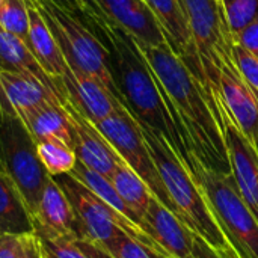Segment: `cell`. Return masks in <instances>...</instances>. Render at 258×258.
<instances>
[{
    "label": "cell",
    "mask_w": 258,
    "mask_h": 258,
    "mask_svg": "<svg viewBox=\"0 0 258 258\" xmlns=\"http://www.w3.org/2000/svg\"><path fill=\"white\" fill-rule=\"evenodd\" d=\"M145 231L171 258L194 257V231L156 197L151 198L145 218Z\"/></svg>",
    "instance_id": "cell-18"
},
{
    "label": "cell",
    "mask_w": 258,
    "mask_h": 258,
    "mask_svg": "<svg viewBox=\"0 0 258 258\" xmlns=\"http://www.w3.org/2000/svg\"><path fill=\"white\" fill-rule=\"evenodd\" d=\"M35 231L33 216L12 180L0 169V236Z\"/></svg>",
    "instance_id": "cell-21"
},
{
    "label": "cell",
    "mask_w": 258,
    "mask_h": 258,
    "mask_svg": "<svg viewBox=\"0 0 258 258\" xmlns=\"http://www.w3.org/2000/svg\"><path fill=\"white\" fill-rule=\"evenodd\" d=\"M41 240H42L47 255L50 258H89L80 249V246L77 245V240L47 239V237H41Z\"/></svg>",
    "instance_id": "cell-30"
},
{
    "label": "cell",
    "mask_w": 258,
    "mask_h": 258,
    "mask_svg": "<svg viewBox=\"0 0 258 258\" xmlns=\"http://www.w3.org/2000/svg\"><path fill=\"white\" fill-rule=\"evenodd\" d=\"M98 36L110 53L112 73L128 112L139 124L159 132L187 166L190 153L166 106L157 79L133 38L110 23Z\"/></svg>",
    "instance_id": "cell-2"
},
{
    "label": "cell",
    "mask_w": 258,
    "mask_h": 258,
    "mask_svg": "<svg viewBox=\"0 0 258 258\" xmlns=\"http://www.w3.org/2000/svg\"><path fill=\"white\" fill-rule=\"evenodd\" d=\"M20 236L3 234L0 236V258H18Z\"/></svg>",
    "instance_id": "cell-33"
},
{
    "label": "cell",
    "mask_w": 258,
    "mask_h": 258,
    "mask_svg": "<svg viewBox=\"0 0 258 258\" xmlns=\"http://www.w3.org/2000/svg\"><path fill=\"white\" fill-rule=\"evenodd\" d=\"M48 258H50V257H48Z\"/></svg>",
    "instance_id": "cell-39"
},
{
    "label": "cell",
    "mask_w": 258,
    "mask_h": 258,
    "mask_svg": "<svg viewBox=\"0 0 258 258\" xmlns=\"http://www.w3.org/2000/svg\"><path fill=\"white\" fill-rule=\"evenodd\" d=\"M0 169L17 186L33 216L50 175L38 157L35 139L17 116H0Z\"/></svg>",
    "instance_id": "cell-8"
},
{
    "label": "cell",
    "mask_w": 258,
    "mask_h": 258,
    "mask_svg": "<svg viewBox=\"0 0 258 258\" xmlns=\"http://www.w3.org/2000/svg\"><path fill=\"white\" fill-rule=\"evenodd\" d=\"M54 178L59 181L73 206L80 227V240H88L101 246L103 249H109L122 233H127L130 237L136 239L156 254L162 257H169L150 234H147L135 222L125 219L113 209H110L73 174L68 172Z\"/></svg>",
    "instance_id": "cell-6"
},
{
    "label": "cell",
    "mask_w": 258,
    "mask_h": 258,
    "mask_svg": "<svg viewBox=\"0 0 258 258\" xmlns=\"http://www.w3.org/2000/svg\"><path fill=\"white\" fill-rule=\"evenodd\" d=\"M163 258H171V257H163Z\"/></svg>",
    "instance_id": "cell-37"
},
{
    "label": "cell",
    "mask_w": 258,
    "mask_h": 258,
    "mask_svg": "<svg viewBox=\"0 0 258 258\" xmlns=\"http://www.w3.org/2000/svg\"><path fill=\"white\" fill-rule=\"evenodd\" d=\"M219 98L237 128L258 148V98L237 67H221Z\"/></svg>",
    "instance_id": "cell-16"
},
{
    "label": "cell",
    "mask_w": 258,
    "mask_h": 258,
    "mask_svg": "<svg viewBox=\"0 0 258 258\" xmlns=\"http://www.w3.org/2000/svg\"><path fill=\"white\" fill-rule=\"evenodd\" d=\"M54 85L60 103L68 101L92 124L116 112L128 110L100 80L70 67Z\"/></svg>",
    "instance_id": "cell-10"
},
{
    "label": "cell",
    "mask_w": 258,
    "mask_h": 258,
    "mask_svg": "<svg viewBox=\"0 0 258 258\" xmlns=\"http://www.w3.org/2000/svg\"><path fill=\"white\" fill-rule=\"evenodd\" d=\"M0 27L27 44L29 6L27 0H5L0 8Z\"/></svg>",
    "instance_id": "cell-25"
},
{
    "label": "cell",
    "mask_w": 258,
    "mask_h": 258,
    "mask_svg": "<svg viewBox=\"0 0 258 258\" xmlns=\"http://www.w3.org/2000/svg\"><path fill=\"white\" fill-rule=\"evenodd\" d=\"M29 6V36L27 47L44 70V73L56 83L68 70V63L42 15L36 6L27 0ZM56 86V85H54Z\"/></svg>",
    "instance_id": "cell-19"
},
{
    "label": "cell",
    "mask_w": 258,
    "mask_h": 258,
    "mask_svg": "<svg viewBox=\"0 0 258 258\" xmlns=\"http://www.w3.org/2000/svg\"><path fill=\"white\" fill-rule=\"evenodd\" d=\"M187 168L203 187L225 236L242 258H258V221L242 198L233 174L204 166L194 153Z\"/></svg>",
    "instance_id": "cell-5"
},
{
    "label": "cell",
    "mask_w": 258,
    "mask_h": 258,
    "mask_svg": "<svg viewBox=\"0 0 258 258\" xmlns=\"http://www.w3.org/2000/svg\"><path fill=\"white\" fill-rule=\"evenodd\" d=\"M3 3H5V0H0V8L3 6Z\"/></svg>",
    "instance_id": "cell-36"
},
{
    "label": "cell",
    "mask_w": 258,
    "mask_h": 258,
    "mask_svg": "<svg viewBox=\"0 0 258 258\" xmlns=\"http://www.w3.org/2000/svg\"><path fill=\"white\" fill-rule=\"evenodd\" d=\"M35 142L57 141L73 148L71 124L60 101H48L21 118Z\"/></svg>",
    "instance_id": "cell-20"
},
{
    "label": "cell",
    "mask_w": 258,
    "mask_h": 258,
    "mask_svg": "<svg viewBox=\"0 0 258 258\" xmlns=\"http://www.w3.org/2000/svg\"><path fill=\"white\" fill-rule=\"evenodd\" d=\"M62 106L71 124L73 150L77 160L110 180L118 163L121 162V157L100 133V130L76 107H73L68 101H63Z\"/></svg>",
    "instance_id": "cell-15"
},
{
    "label": "cell",
    "mask_w": 258,
    "mask_h": 258,
    "mask_svg": "<svg viewBox=\"0 0 258 258\" xmlns=\"http://www.w3.org/2000/svg\"><path fill=\"white\" fill-rule=\"evenodd\" d=\"M35 231L47 239L80 240V227L73 206L54 177H48L33 213Z\"/></svg>",
    "instance_id": "cell-14"
},
{
    "label": "cell",
    "mask_w": 258,
    "mask_h": 258,
    "mask_svg": "<svg viewBox=\"0 0 258 258\" xmlns=\"http://www.w3.org/2000/svg\"><path fill=\"white\" fill-rule=\"evenodd\" d=\"M145 2L153 11L171 50L184 62V65L192 71V74L209 89L203 63L181 0H145Z\"/></svg>",
    "instance_id": "cell-11"
},
{
    "label": "cell",
    "mask_w": 258,
    "mask_h": 258,
    "mask_svg": "<svg viewBox=\"0 0 258 258\" xmlns=\"http://www.w3.org/2000/svg\"><path fill=\"white\" fill-rule=\"evenodd\" d=\"M38 157L51 177H59L62 174H68L77 163V156L73 148L57 141H44L36 142Z\"/></svg>",
    "instance_id": "cell-24"
},
{
    "label": "cell",
    "mask_w": 258,
    "mask_h": 258,
    "mask_svg": "<svg viewBox=\"0 0 258 258\" xmlns=\"http://www.w3.org/2000/svg\"><path fill=\"white\" fill-rule=\"evenodd\" d=\"M194 257L195 258H222L203 237L194 233Z\"/></svg>",
    "instance_id": "cell-34"
},
{
    "label": "cell",
    "mask_w": 258,
    "mask_h": 258,
    "mask_svg": "<svg viewBox=\"0 0 258 258\" xmlns=\"http://www.w3.org/2000/svg\"><path fill=\"white\" fill-rule=\"evenodd\" d=\"M222 5L233 36L258 17V0H222Z\"/></svg>",
    "instance_id": "cell-26"
},
{
    "label": "cell",
    "mask_w": 258,
    "mask_h": 258,
    "mask_svg": "<svg viewBox=\"0 0 258 258\" xmlns=\"http://www.w3.org/2000/svg\"><path fill=\"white\" fill-rule=\"evenodd\" d=\"M219 110L224 122L225 144L231 166V174L237 189L258 221V151L237 128L231 116L224 109L219 98Z\"/></svg>",
    "instance_id": "cell-12"
},
{
    "label": "cell",
    "mask_w": 258,
    "mask_h": 258,
    "mask_svg": "<svg viewBox=\"0 0 258 258\" xmlns=\"http://www.w3.org/2000/svg\"><path fill=\"white\" fill-rule=\"evenodd\" d=\"M190 32L203 63L206 82L213 98H219L222 65H236L234 36L230 30L222 0H181Z\"/></svg>",
    "instance_id": "cell-7"
},
{
    "label": "cell",
    "mask_w": 258,
    "mask_h": 258,
    "mask_svg": "<svg viewBox=\"0 0 258 258\" xmlns=\"http://www.w3.org/2000/svg\"><path fill=\"white\" fill-rule=\"evenodd\" d=\"M138 47L157 79L187 151L204 166L231 174L219 100L169 47Z\"/></svg>",
    "instance_id": "cell-1"
},
{
    "label": "cell",
    "mask_w": 258,
    "mask_h": 258,
    "mask_svg": "<svg viewBox=\"0 0 258 258\" xmlns=\"http://www.w3.org/2000/svg\"><path fill=\"white\" fill-rule=\"evenodd\" d=\"M51 30L70 68L100 80L124 106L125 101L115 82L110 53L101 38L80 18L51 0H30ZM127 107V106H125Z\"/></svg>",
    "instance_id": "cell-4"
},
{
    "label": "cell",
    "mask_w": 258,
    "mask_h": 258,
    "mask_svg": "<svg viewBox=\"0 0 258 258\" xmlns=\"http://www.w3.org/2000/svg\"><path fill=\"white\" fill-rule=\"evenodd\" d=\"M60 101L57 92L42 80L8 70H0V116L21 118L48 103Z\"/></svg>",
    "instance_id": "cell-17"
},
{
    "label": "cell",
    "mask_w": 258,
    "mask_h": 258,
    "mask_svg": "<svg viewBox=\"0 0 258 258\" xmlns=\"http://www.w3.org/2000/svg\"><path fill=\"white\" fill-rule=\"evenodd\" d=\"M94 125L112 145L121 160L127 163L145 181L153 195L166 209L175 213V207L166 192L141 125L135 119V116L128 110H121Z\"/></svg>",
    "instance_id": "cell-9"
},
{
    "label": "cell",
    "mask_w": 258,
    "mask_h": 258,
    "mask_svg": "<svg viewBox=\"0 0 258 258\" xmlns=\"http://www.w3.org/2000/svg\"><path fill=\"white\" fill-rule=\"evenodd\" d=\"M141 125L177 216L222 258H242L216 219L207 195L172 145L156 130Z\"/></svg>",
    "instance_id": "cell-3"
},
{
    "label": "cell",
    "mask_w": 258,
    "mask_h": 258,
    "mask_svg": "<svg viewBox=\"0 0 258 258\" xmlns=\"http://www.w3.org/2000/svg\"><path fill=\"white\" fill-rule=\"evenodd\" d=\"M0 70L33 76L56 91L54 82L44 73V70L41 68V65L29 50L27 44L18 36L3 30L2 27H0Z\"/></svg>",
    "instance_id": "cell-22"
},
{
    "label": "cell",
    "mask_w": 258,
    "mask_h": 258,
    "mask_svg": "<svg viewBox=\"0 0 258 258\" xmlns=\"http://www.w3.org/2000/svg\"><path fill=\"white\" fill-rule=\"evenodd\" d=\"M257 151H258V148H257Z\"/></svg>",
    "instance_id": "cell-38"
},
{
    "label": "cell",
    "mask_w": 258,
    "mask_h": 258,
    "mask_svg": "<svg viewBox=\"0 0 258 258\" xmlns=\"http://www.w3.org/2000/svg\"><path fill=\"white\" fill-rule=\"evenodd\" d=\"M233 51L240 74L243 76V79L251 86V89L254 91L258 98V57L236 41H234Z\"/></svg>",
    "instance_id": "cell-29"
},
{
    "label": "cell",
    "mask_w": 258,
    "mask_h": 258,
    "mask_svg": "<svg viewBox=\"0 0 258 258\" xmlns=\"http://www.w3.org/2000/svg\"><path fill=\"white\" fill-rule=\"evenodd\" d=\"M77 245L80 246V249L88 255L89 258H113L106 249H103L101 246L88 242V240H77Z\"/></svg>",
    "instance_id": "cell-35"
},
{
    "label": "cell",
    "mask_w": 258,
    "mask_h": 258,
    "mask_svg": "<svg viewBox=\"0 0 258 258\" xmlns=\"http://www.w3.org/2000/svg\"><path fill=\"white\" fill-rule=\"evenodd\" d=\"M106 251L113 258H163L136 239L130 237L127 233H122Z\"/></svg>",
    "instance_id": "cell-28"
},
{
    "label": "cell",
    "mask_w": 258,
    "mask_h": 258,
    "mask_svg": "<svg viewBox=\"0 0 258 258\" xmlns=\"http://www.w3.org/2000/svg\"><path fill=\"white\" fill-rule=\"evenodd\" d=\"M234 41L258 57V17L254 21H251L239 35L234 36Z\"/></svg>",
    "instance_id": "cell-32"
},
{
    "label": "cell",
    "mask_w": 258,
    "mask_h": 258,
    "mask_svg": "<svg viewBox=\"0 0 258 258\" xmlns=\"http://www.w3.org/2000/svg\"><path fill=\"white\" fill-rule=\"evenodd\" d=\"M104 18L122 29L138 45L169 47L168 41L145 0H94ZM171 48V47H169Z\"/></svg>",
    "instance_id": "cell-13"
},
{
    "label": "cell",
    "mask_w": 258,
    "mask_h": 258,
    "mask_svg": "<svg viewBox=\"0 0 258 258\" xmlns=\"http://www.w3.org/2000/svg\"><path fill=\"white\" fill-rule=\"evenodd\" d=\"M18 258H48L41 237L36 231L20 236Z\"/></svg>",
    "instance_id": "cell-31"
},
{
    "label": "cell",
    "mask_w": 258,
    "mask_h": 258,
    "mask_svg": "<svg viewBox=\"0 0 258 258\" xmlns=\"http://www.w3.org/2000/svg\"><path fill=\"white\" fill-rule=\"evenodd\" d=\"M110 181L118 190V194L121 195V198L125 201V204L141 218L144 224L148 204L154 197L153 192L145 184V181L122 160L118 163L115 172L110 177ZM144 230H145V224H144Z\"/></svg>",
    "instance_id": "cell-23"
},
{
    "label": "cell",
    "mask_w": 258,
    "mask_h": 258,
    "mask_svg": "<svg viewBox=\"0 0 258 258\" xmlns=\"http://www.w3.org/2000/svg\"><path fill=\"white\" fill-rule=\"evenodd\" d=\"M51 2L59 5L62 9L68 11L70 14L76 15L77 18H80L97 35H100L101 29L109 23L94 0H51Z\"/></svg>",
    "instance_id": "cell-27"
}]
</instances>
